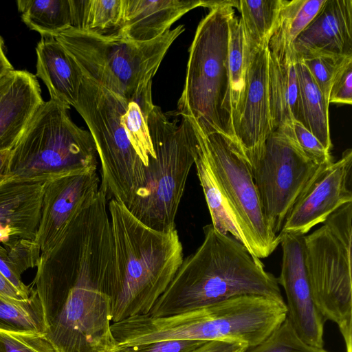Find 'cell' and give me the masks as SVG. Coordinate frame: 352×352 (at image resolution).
Masks as SVG:
<instances>
[{"label":"cell","mask_w":352,"mask_h":352,"mask_svg":"<svg viewBox=\"0 0 352 352\" xmlns=\"http://www.w3.org/2000/svg\"><path fill=\"white\" fill-rule=\"evenodd\" d=\"M345 58L346 57L314 55L298 60H300L304 64L316 85L328 101L332 80Z\"/></svg>","instance_id":"cell-35"},{"label":"cell","mask_w":352,"mask_h":352,"mask_svg":"<svg viewBox=\"0 0 352 352\" xmlns=\"http://www.w3.org/2000/svg\"><path fill=\"white\" fill-rule=\"evenodd\" d=\"M129 101L82 75L74 108L87 124L101 164L100 186L108 198L130 207L145 182L146 166L120 118Z\"/></svg>","instance_id":"cell-9"},{"label":"cell","mask_w":352,"mask_h":352,"mask_svg":"<svg viewBox=\"0 0 352 352\" xmlns=\"http://www.w3.org/2000/svg\"><path fill=\"white\" fill-rule=\"evenodd\" d=\"M285 302L257 295L232 297L185 313L140 316L137 334L142 344L165 340L223 341L253 347L286 319Z\"/></svg>","instance_id":"cell-5"},{"label":"cell","mask_w":352,"mask_h":352,"mask_svg":"<svg viewBox=\"0 0 352 352\" xmlns=\"http://www.w3.org/2000/svg\"><path fill=\"white\" fill-rule=\"evenodd\" d=\"M245 352H330L313 346L303 341L295 331L289 320L285 321L265 340Z\"/></svg>","instance_id":"cell-32"},{"label":"cell","mask_w":352,"mask_h":352,"mask_svg":"<svg viewBox=\"0 0 352 352\" xmlns=\"http://www.w3.org/2000/svg\"><path fill=\"white\" fill-rule=\"evenodd\" d=\"M112 276L111 239L87 234L72 287L43 314L44 334L55 352H120L111 329Z\"/></svg>","instance_id":"cell-3"},{"label":"cell","mask_w":352,"mask_h":352,"mask_svg":"<svg viewBox=\"0 0 352 352\" xmlns=\"http://www.w3.org/2000/svg\"><path fill=\"white\" fill-rule=\"evenodd\" d=\"M296 60L352 56V0H326L292 45Z\"/></svg>","instance_id":"cell-17"},{"label":"cell","mask_w":352,"mask_h":352,"mask_svg":"<svg viewBox=\"0 0 352 352\" xmlns=\"http://www.w3.org/2000/svg\"><path fill=\"white\" fill-rule=\"evenodd\" d=\"M32 295L30 299L24 298L0 273V300L14 304L23 305L29 302Z\"/></svg>","instance_id":"cell-41"},{"label":"cell","mask_w":352,"mask_h":352,"mask_svg":"<svg viewBox=\"0 0 352 352\" xmlns=\"http://www.w3.org/2000/svg\"><path fill=\"white\" fill-rule=\"evenodd\" d=\"M352 150L336 162L322 164L287 216L280 233L305 235L336 210L352 201Z\"/></svg>","instance_id":"cell-13"},{"label":"cell","mask_w":352,"mask_h":352,"mask_svg":"<svg viewBox=\"0 0 352 352\" xmlns=\"http://www.w3.org/2000/svg\"><path fill=\"white\" fill-rule=\"evenodd\" d=\"M13 69L5 53L4 41L0 36V78Z\"/></svg>","instance_id":"cell-43"},{"label":"cell","mask_w":352,"mask_h":352,"mask_svg":"<svg viewBox=\"0 0 352 352\" xmlns=\"http://www.w3.org/2000/svg\"><path fill=\"white\" fill-rule=\"evenodd\" d=\"M283 0L235 1L244 38L246 67L261 48L268 47ZM247 69V68H246Z\"/></svg>","instance_id":"cell-24"},{"label":"cell","mask_w":352,"mask_h":352,"mask_svg":"<svg viewBox=\"0 0 352 352\" xmlns=\"http://www.w3.org/2000/svg\"><path fill=\"white\" fill-rule=\"evenodd\" d=\"M195 135L197 143L195 164L210 214L211 224L218 232L229 234L239 241L250 253L248 240L237 217L216 180L203 146L196 133Z\"/></svg>","instance_id":"cell-23"},{"label":"cell","mask_w":352,"mask_h":352,"mask_svg":"<svg viewBox=\"0 0 352 352\" xmlns=\"http://www.w3.org/2000/svg\"><path fill=\"white\" fill-rule=\"evenodd\" d=\"M47 182L9 179L0 187V244L13 239H35Z\"/></svg>","instance_id":"cell-19"},{"label":"cell","mask_w":352,"mask_h":352,"mask_svg":"<svg viewBox=\"0 0 352 352\" xmlns=\"http://www.w3.org/2000/svg\"><path fill=\"white\" fill-rule=\"evenodd\" d=\"M148 126L155 157L146 167L145 182L128 208L140 221L161 232L175 230V217L195 164L197 138L188 118L170 121L153 106Z\"/></svg>","instance_id":"cell-7"},{"label":"cell","mask_w":352,"mask_h":352,"mask_svg":"<svg viewBox=\"0 0 352 352\" xmlns=\"http://www.w3.org/2000/svg\"><path fill=\"white\" fill-rule=\"evenodd\" d=\"M234 2L217 1L198 25L176 114L191 119L204 133L219 132L236 140L228 60Z\"/></svg>","instance_id":"cell-4"},{"label":"cell","mask_w":352,"mask_h":352,"mask_svg":"<svg viewBox=\"0 0 352 352\" xmlns=\"http://www.w3.org/2000/svg\"><path fill=\"white\" fill-rule=\"evenodd\" d=\"M0 352H55L44 333L0 329Z\"/></svg>","instance_id":"cell-33"},{"label":"cell","mask_w":352,"mask_h":352,"mask_svg":"<svg viewBox=\"0 0 352 352\" xmlns=\"http://www.w3.org/2000/svg\"><path fill=\"white\" fill-rule=\"evenodd\" d=\"M11 150L0 152V187L10 179L8 162Z\"/></svg>","instance_id":"cell-42"},{"label":"cell","mask_w":352,"mask_h":352,"mask_svg":"<svg viewBox=\"0 0 352 352\" xmlns=\"http://www.w3.org/2000/svg\"><path fill=\"white\" fill-rule=\"evenodd\" d=\"M0 329L44 333L42 309L34 289L31 300L23 305L0 300Z\"/></svg>","instance_id":"cell-30"},{"label":"cell","mask_w":352,"mask_h":352,"mask_svg":"<svg viewBox=\"0 0 352 352\" xmlns=\"http://www.w3.org/2000/svg\"><path fill=\"white\" fill-rule=\"evenodd\" d=\"M152 81L143 86L136 96L129 101L120 118L121 124L135 151L146 167L155 153L150 138L148 118L153 108Z\"/></svg>","instance_id":"cell-29"},{"label":"cell","mask_w":352,"mask_h":352,"mask_svg":"<svg viewBox=\"0 0 352 352\" xmlns=\"http://www.w3.org/2000/svg\"><path fill=\"white\" fill-rule=\"evenodd\" d=\"M303 116V126L331 152L332 147L329 119V102L304 64L296 60Z\"/></svg>","instance_id":"cell-26"},{"label":"cell","mask_w":352,"mask_h":352,"mask_svg":"<svg viewBox=\"0 0 352 352\" xmlns=\"http://www.w3.org/2000/svg\"><path fill=\"white\" fill-rule=\"evenodd\" d=\"M97 169L72 173L47 181L34 241L41 256L60 243L76 216L99 191Z\"/></svg>","instance_id":"cell-16"},{"label":"cell","mask_w":352,"mask_h":352,"mask_svg":"<svg viewBox=\"0 0 352 352\" xmlns=\"http://www.w3.org/2000/svg\"><path fill=\"white\" fill-rule=\"evenodd\" d=\"M122 23L117 35L137 42L153 40L190 10L202 6L201 0H122Z\"/></svg>","instance_id":"cell-20"},{"label":"cell","mask_w":352,"mask_h":352,"mask_svg":"<svg viewBox=\"0 0 352 352\" xmlns=\"http://www.w3.org/2000/svg\"><path fill=\"white\" fill-rule=\"evenodd\" d=\"M72 28L101 36L117 34L122 23V0H70Z\"/></svg>","instance_id":"cell-25"},{"label":"cell","mask_w":352,"mask_h":352,"mask_svg":"<svg viewBox=\"0 0 352 352\" xmlns=\"http://www.w3.org/2000/svg\"><path fill=\"white\" fill-rule=\"evenodd\" d=\"M322 164L302 151L292 123L270 135L252 169L264 214L274 233H280L292 207Z\"/></svg>","instance_id":"cell-12"},{"label":"cell","mask_w":352,"mask_h":352,"mask_svg":"<svg viewBox=\"0 0 352 352\" xmlns=\"http://www.w3.org/2000/svg\"><path fill=\"white\" fill-rule=\"evenodd\" d=\"M267 76L274 129L294 121L303 125L299 83L293 51L269 52Z\"/></svg>","instance_id":"cell-22"},{"label":"cell","mask_w":352,"mask_h":352,"mask_svg":"<svg viewBox=\"0 0 352 352\" xmlns=\"http://www.w3.org/2000/svg\"><path fill=\"white\" fill-rule=\"evenodd\" d=\"M184 30L179 25L153 40L137 42L69 28L54 38L83 76L130 101L153 80L169 47Z\"/></svg>","instance_id":"cell-8"},{"label":"cell","mask_w":352,"mask_h":352,"mask_svg":"<svg viewBox=\"0 0 352 352\" xmlns=\"http://www.w3.org/2000/svg\"><path fill=\"white\" fill-rule=\"evenodd\" d=\"M36 52L35 76L46 85L50 99L74 107L82 77L76 63L54 37H41Z\"/></svg>","instance_id":"cell-21"},{"label":"cell","mask_w":352,"mask_h":352,"mask_svg":"<svg viewBox=\"0 0 352 352\" xmlns=\"http://www.w3.org/2000/svg\"><path fill=\"white\" fill-rule=\"evenodd\" d=\"M326 0H283L268 44L270 52H291L296 37L317 14Z\"/></svg>","instance_id":"cell-27"},{"label":"cell","mask_w":352,"mask_h":352,"mask_svg":"<svg viewBox=\"0 0 352 352\" xmlns=\"http://www.w3.org/2000/svg\"><path fill=\"white\" fill-rule=\"evenodd\" d=\"M278 236L283 256L277 280L286 294L287 318L303 341L323 348L326 320L314 300L305 263V235L279 233Z\"/></svg>","instance_id":"cell-14"},{"label":"cell","mask_w":352,"mask_h":352,"mask_svg":"<svg viewBox=\"0 0 352 352\" xmlns=\"http://www.w3.org/2000/svg\"><path fill=\"white\" fill-rule=\"evenodd\" d=\"M43 102L30 72L13 69L0 78V152L14 148Z\"/></svg>","instance_id":"cell-18"},{"label":"cell","mask_w":352,"mask_h":352,"mask_svg":"<svg viewBox=\"0 0 352 352\" xmlns=\"http://www.w3.org/2000/svg\"><path fill=\"white\" fill-rule=\"evenodd\" d=\"M204 240L183 261L172 281L151 308L160 318L179 314L243 295L285 302L277 278L239 241L203 228Z\"/></svg>","instance_id":"cell-1"},{"label":"cell","mask_w":352,"mask_h":352,"mask_svg":"<svg viewBox=\"0 0 352 352\" xmlns=\"http://www.w3.org/2000/svg\"><path fill=\"white\" fill-rule=\"evenodd\" d=\"M2 245L8 261L20 276L27 270L38 265L41 250L34 239H13Z\"/></svg>","instance_id":"cell-34"},{"label":"cell","mask_w":352,"mask_h":352,"mask_svg":"<svg viewBox=\"0 0 352 352\" xmlns=\"http://www.w3.org/2000/svg\"><path fill=\"white\" fill-rule=\"evenodd\" d=\"M0 273L2 276L26 299H30L32 295L33 289L25 285L21 280V276L18 275L8 261L5 249L0 244Z\"/></svg>","instance_id":"cell-39"},{"label":"cell","mask_w":352,"mask_h":352,"mask_svg":"<svg viewBox=\"0 0 352 352\" xmlns=\"http://www.w3.org/2000/svg\"><path fill=\"white\" fill-rule=\"evenodd\" d=\"M292 127L298 146L307 155L320 164L333 162L331 152L301 123L294 121Z\"/></svg>","instance_id":"cell-37"},{"label":"cell","mask_w":352,"mask_h":352,"mask_svg":"<svg viewBox=\"0 0 352 352\" xmlns=\"http://www.w3.org/2000/svg\"><path fill=\"white\" fill-rule=\"evenodd\" d=\"M221 190L240 223L252 255L268 257L280 243L264 214L252 166L239 144L219 132L204 133L190 118Z\"/></svg>","instance_id":"cell-11"},{"label":"cell","mask_w":352,"mask_h":352,"mask_svg":"<svg viewBox=\"0 0 352 352\" xmlns=\"http://www.w3.org/2000/svg\"><path fill=\"white\" fill-rule=\"evenodd\" d=\"M352 201L304 236L305 263L314 302L327 320L336 323L346 352H352Z\"/></svg>","instance_id":"cell-10"},{"label":"cell","mask_w":352,"mask_h":352,"mask_svg":"<svg viewBox=\"0 0 352 352\" xmlns=\"http://www.w3.org/2000/svg\"><path fill=\"white\" fill-rule=\"evenodd\" d=\"M206 341L165 340L129 346L120 347V352H190Z\"/></svg>","instance_id":"cell-38"},{"label":"cell","mask_w":352,"mask_h":352,"mask_svg":"<svg viewBox=\"0 0 352 352\" xmlns=\"http://www.w3.org/2000/svg\"><path fill=\"white\" fill-rule=\"evenodd\" d=\"M247 349L245 345L237 343L207 341L190 352H245Z\"/></svg>","instance_id":"cell-40"},{"label":"cell","mask_w":352,"mask_h":352,"mask_svg":"<svg viewBox=\"0 0 352 352\" xmlns=\"http://www.w3.org/2000/svg\"><path fill=\"white\" fill-rule=\"evenodd\" d=\"M108 211L113 247L109 293L111 321L147 315L169 285L183 259L177 231L161 232L137 219L111 199Z\"/></svg>","instance_id":"cell-2"},{"label":"cell","mask_w":352,"mask_h":352,"mask_svg":"<svg viewBox=\"0 0 352 352\" xmlns=\"http://www.w3.org/2000/svg\"><path fill=\"white\" fill-rule=\"evenodd\" d=\"M69 109L51 99L38 107L11 150L10 180L50 181L97 169L98 156L93 137L73 122Z\"/></svg>","instance_id":"cell-6"},{"label":"cell","mask_w":352,"mask_h":352,"mask_svg":"<svg viewBox=\"0 0 352 352\" xmlns=\"http://www.w3.org/2000/svg\"><path fill=\"white\" fill-rule=\"evenodd\" d=\"M16 4L24 23L41 37H55L72 28L70 0H18Z\"/></svg>","instance_id":"cell-28"},{"label":"cell","mask_w":352,"mask_h":352,"mask_svg":"<svg viewBox=\"0 0 352 352\" xmlns=\"http://www.w3.org/2000/svg\"><path fill=\"white\" fill-rule=\"evenodd\" d=\"M228 60L234 111L243 91L247 68L243 29L235 15L230 21Z\"/></svg>","instance_id":"cell-31"},{"label":"cell","mask_w":352,"mask_h":352,"mask_svg":"<svg viewBox=\"0 0 352 352\" xmlns=\"http://www.w3.org/2000/svg\"><path fill=\"white\" fill-rule=\"evenodd\" d=\"M268 47L258 50L246 69L244 86L232 113L234 138L251 166L274 131L268 93Z\"/></svg>","instance_id":"cell-15"},{"label":"cell","mask_w":352,"mask_h":352,"mask_svg":"<svg viewBox=\"0 0 352 352\" xmlns=\"http://www.w3.org/2000/svg\"><path fill=\"white\" fill-rule=\"evenodd\" d=\"M328 102L329 104H352V56L345 58L336 72Z\"/></svg>","instance_id":"cell-36"}]
</instances>
